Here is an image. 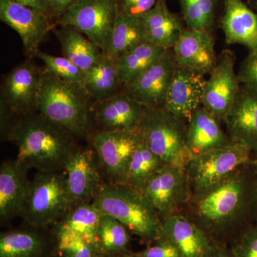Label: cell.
I'll list each match as a JSON object with an SVG mask.
<instances>
[{
    "label": "cell",
    "mask_w": 257,
    "mask_h": 257,
    "mask_svg": "<svg viewBox=\"0 0 257 257\" xmlns=\"http://www.w3.org/2000/svg\"><path fill=\"white\" fill-rule=\"evenodd\" d=\"M15 1L21 3L25 6L30 7V8H33V9L41 11L48 15L50 18L45 0H15Z\"/></svg>",
    "instance_id": "obj_43"
},
{
    "label": "cell",
    "mask_w": 257,
    "mask_h": 257,
    "mask_svg": "<svg viewBox=\"0 0 257 257\" xmlns=\"http://www.w3.org/2000/svg\"><path fill=\"white\" fill-rule=\"evenodd\" d=\"M146 107L121 91L92 104L94 131L138 132Z\"/></svg>",
    "instance_id": "obj_16"
},
{
    "label": "cell",
    "mask_w": 257,
    "mask_h": 257,
    "mask_svg": "<svg viewBox=\"0 0 257 257\" xmlns=\"http://www.w3.org/2000/svg\"><path fill=\"white\" fill-rule=\"evenodd\" d=\"M92 204L146 241L158 239L162 221L141 193L126 184L106 183Z\"/></svg>",
    "instance_id": "obj_4"
},
{
    "label": "cell",
    "mask_w": 257,
    "mask_h": 257,
    "mask_svg": "<svg viewBox=\"0 0 257 257\" xmlns=\"http://www.w3.org/2000/svg\"><path fill=\"white\" fill-rule=\"evenodd\" d=\"M167 50L145 43L116 59L118 74L122 87L140 75L157 62Z\"/></svg>",
    "instance_id": "obj_29"
},
{
    "label": "cell",
    "mask_w": 257,
    "mask_h": 257,
    "mask_svg": "<svg viewBox=\"0 0 257 257\" xmlns=\"http://www.w3.org/2000/svg\"><path fill=\"white\" fill-rule=\"evenodd\" d=\"M42 72L30 60L12 69L2 85L1 105L15 116L37 111Z\"/></svg>",
    "instance_id": "obj_12"
},
{
    "label": "cell",
    "mask_w": 257,
    "mask_h": 257,
    "mask_svg": "<svg viewBox=\"0 0 257 257\" xmlns=\"http://www.w3.org/2000/svg\"><path fill=\"white\" fill-rule=\"evenodd\" d=\"M202 257H236L231 247L224 242L211 241Z\"/></svg>",
    "instance_id": "obj_41"
},
{
    "label": "cell",
    "mask_w": 257,
    "mask_h": 257,
    "mask_svg": "<svg viewBox=\"0 0 257 257\" xmlns=\"http://www.w3.org/2000/svg\"><path fill=\"white\" fill-rule=\"evenodd\" d=\"M156 244L139 251L132 253L133 257H180L175 246L169 241L157 239Z\"/></svg>",
    "instance_id": "obj_39"
},
{
    "label": "cell",
    "mask_w": 257,
    "mask_h": 257,
    "mask_svg": "<svg viewBox=\"0 0 257 257\" xmlns=\"http://www.w3.org/2000/svg\"><path fill=\"white\" fill-rule=\"evenodd\" d=\"M36 57L45 64L46 70L62 80L82 84L84 72L72 61L64 57L49 55L39 50Z\"/></svg>",
    "instance_id": "obj_34"
},
{
    "label": "cell",
    "mask_w": 257,
    "mask_h": 257,
    "mask_svg": "<svg viewBox=\"0 0 257 257\" xmlns=\"http://www.w3.org/2000/svg\"><path fill=\"white\" fill-rule=\"evenodd\" d=\"M206 79L205 76L177 66L164 108L187 122L202 106Z\"/></svg>",
    "instance_id": "obj_18"
},
{
    "label": "cell",
    "mask_w": 257,
    "mask_h": 257,
    "mask_svg": "<svg viewBox=\"0 0 257 257\" xmlns=\"http://www.w3.org/2000/svg\"><path fill=\"white\" fill-rule=\"evenodd\" d=\"M157 239L172 243L180 257H202L211 243L207 235L182 213L162 221Z\"/></svg>",
    "instance_id": "obj_22"
},
{
    "label": "cell",
    "mask_w": 257,
    "mask_h": 257,
    "mask_svg": "<svg viewBox=\"0 0 257 257\" xmlns=\"http://www.w3.org/2000/svg\"><path fill=\"white\" fill-rule=\"evenodd\" d=\"M253 155L248 147L231 143L221 148L191 157L184 169L192 194L210 188L236 171L253 163Z\"/></svg>",
    "instance_id": "obj_7"
},
{
    "label": "cell",
    "mask_w": 257,
    "mask_h": 257,
    "mask_svg": "<svg viewBox=\"0 0 257 257\" xmlns=\"http://www.w3.org/2000/svg\"><path fill=\"white\" fill-rule=\"evenodd\" d=\"M165 165L140 140L130 161L125 184L142 194L147 181Z\"/></svg>",
    "instance_id": "obj_31"
},
{
    "label": "cell",
    "mask_w": 257,
    "mask_h": 257,
    "mask_svg": "<svg viewBox=\"0 0 257 257\" xmlns=\"http://www.w3.org/2000/svg\"><path fill=\"white\" fill-rule=\"evenodd\" d=\"M57 248L64 257H95L94 250L80 235L67 230H56Z\"/></svg>",
    "instance_id": "obj_35"
},
{
    "label": "cell",
    "mask_w": 257,
    "mask_h": 257,
    "mask_svg": "<svg viewBox=\"0 0 257 257\" xmlns=\"http://www.w3.org/2000/svg\"><path fill=\"white\" fill-rule=\"evenodd\" d=\"M256 173L251 181V212L252 213L255 221L257 223V161L255 162Z\"/></svg>",
    "instance_id": "obj_42"
},
{
    "label": "cell",
    "mask_w": 257,
    "mask_h": 257,
    "mask_svg": "<svg viewBox=\"0 0 257 257\" xmlns=\"http://www.w3.org/2000/svg\"><path fill=\"white\" fill-rule=\"evenodd\" d=\"M130 241L127 228L112 216L102 214L96 232V256L124 253Z\"/></svg>",
    "instance_id": "obj_30"
},
{
    "label": "cell",
    "mask_w": 257,
    "mask_h": 257,
    "mask_svg": "<svg viewBox=\"0 0 257 257\" xmlns=\"http://www.w3.org/2000/svg\"><path fill=\"white\" fill-rule=\"evenodd\" d=\"M101 216L92 203L77 204L56 223V230H67L80 235L90 245L96 256V232Z\"/></svg>",
    "instance_id": "obj_28"
},
{
    "label": "cell",
    "mask_w": 257,
    "mask_h": 257,
    "mask_svg": "<svg viewBox=\"0 0 257 257\" xmlns=\"http://www.w3.org/2000/svg\"><path fill=\"white\" fill-rule=\"evenodd\" d=\"M44 240L35 231L16 230L0 236V257H40Z\"/></svg>",
    "instance_id": "obj_32"
},
{
    "label": "cell",
    "mask_w": 257,
    "mask_h": 257,
    "mask_svg": "<svg viewBox=\"0 0 257 257\" xmlns=\"http://www.w3.org/2000/svg\"><path fill=\"white\" fill-rule=\"evenodd\" d=\"M221 28L228 45H240L257 52V15L242 0H223Z\"/></svg>",
    "instance_id": "obj_20"
},
{
    "label": "cell",
    "mask_w": 257,
    "mask_h": 257,
    "mask_svg": "<svg viewBox=\"0 0 257 257\" xmlns=\"http://www.w3.org/2000/svg\"><path fill=\"white\" fill-rule=\"evenodd\" d=\"M72 207L64 171L37 172L20 216L30 227L42 229L58 222Z\"/></svg>",
    "instance_id": "obj_5"
},
{
    "label": "cell",
    "mask_w": 257,
    "mask_h": 257,
    "mask_svg": "<svg viewBox=\"0 0 257 257\" xmlns=\"http://www.w3.org/2000/svg\"><path fill=\"white\" fill-rule=\"evenodd\" d=\"M95 257H133L132 253H120L119 255H114V256H96Z\"/></svg>",
    "instance_id": "obj_45"
},
{
    "label": "cell",
    "mask_w": 257,
    "mask_h": 257,
    "mask_svg": "<svg viewBox=\"0 0 257 257\" xmlns=\"http://www.w3.org/2000/svg\"><path fill=\"white\" fill-rule=\"evenodd\" d=\"M89 138L109 183L125 184L130 161L140 141L138 132L94 131Z\"/></svg>",
    "instance_id": "obj_10"
},
{
    "label": "cell",
    "mask_w": 257,
    "mask_h": 257,
    "mask_svg": "<svg viewBox=\"0 0 257 257\" xmlns=\"http://www.w3.org/2000/svg\"><path fill=\"white\" fill-rule=\"evenodd\" d=\"M142 194L163 221L180 213L192 192L184 167L165 165L147 181Z\"/></svg>",
    "instance_id": "obj_9"
},
{
    "label": "cell",
    "mask_w": 257,
    "mask_h": 257,
    "mask_svg": "<svg viewBox=\"0 0 257 257\" xmlns=\"http://www.w3.org/2000/svg\"><path fill=\"white\" fill-rule=\"evenodd\" d=\"M0 19L18 34L30 57H36L40 44L54 28L48 15L15 0H0Z\"/></svg>",
    "instance_id": "obj_14"
},
{
    "label": "cell",
    "mask_w": 257,
    "mask_h": 257,
    "mask_svg": "<svg viewBox=\"0 0 257 257\" xmlns=\"http://www.w3.org/2000/svg\"><path fill=\"white\" fill-rule=\"evenodd\" d=\"M224 122L232 143L244 145L257 155V93L241 86Z\"/></svg>",
    "instance_id": "obj_19"
},
{
    "label": "cell",
    "mask_w": 257,
    "mask_h": 257,
    "mask_svg": "<svg viewBox=\"0 0 257 257\" xmlns=\"http://www.w3.org/2000/svg\"><path fill=\"white\" fill-rule=\"evenodd\" d=\"M238 76L242 87L257 93V52H249L242 61Z\"/></svg>",
    "instance_id": "obj_37"
},
{
    "label": "cell",
    "mask_w": 257,
    "mask_h": 257,
    "mask_svg": "<svg viewBox=\"0 0 257 257\" xmlns=\"http://www.w3.org/2000/svg\"><path fill=\"white\" fill-rule=\"evenodd\" d=\"M157 3V0H120L119 10L125 15L143 18Z\"/></svg>",
    "instance_id": "obj_38"
},
{
    "label": "cell",
    "mask_w": 257,
    "mask_h": 257,
    "mask_svg": "<svg viewBox=\"0 0 257 257\" xmlns=\"http://www.w3.org/2000/svg\"><path fill=\"white\" fill-rule=\"evenodd\" d=\"M235 62L236 56L232 51H223L206 79L202 106L221 121H224L241 87Z\"/></svg>",
    "instance_id": "obj_11"
},
{
    "label": "cell",
    "mask_w": 257,
    "mask_h": 257,
    "mask_svg": "<svg viewBox=\"0 0 257 257\" xmlns=\"http://www.w3.org/2000/svg\"><path fill=\"white\" fill-rule=\"evenodd\" d=\"M5 135L18 148L15 160L28 170L63 172L78 150L74 135L37 111L15 117Z\"/></svg>",
    "instance_id": "obj_2"
},
{
    "label": "cell",
    "mask_w": 257,
    "mask_h": 257,
    "mask_svg": "<svg viewBox=\"0 0 257 257\" xmlns=\"http://www.w3.org/2000/svg\"><path fill=\"white\" fill-rule=\"evenodd\" d=\"M157 3L159 4L167 5V3H166V0H157Z\"/></svg>",
    "instance_id": "obj_46"
},
{
    "label": "cell",
    "mask_w": 257,
    "mask_h": 257,
    "mask_svg": "<svg viewBox=\"0 0 257 257\" xmlns=\"http://www.w3.org/2000/svg\"><path fill=\"white\" fill-rule=\"evenodd\" d=\"M92 104L82 84L65 82L42 72L37 111L76 138L90 137L93 128Z\"/></svg>",
    "instance_id": "obj_3"
},
{
    "label": "cell",
    "mask_w": 257,
    "mask_h": 257,
    "mask_svg": "<svg viewBox=\"0 0 257 257\" xmlns=\"http://www.w3.org/2000/svg\"><path fill=\"white\" fill-rule=\"evenodd\" d=\"M28 170L16 160H8L0 168V217L9 220L21 213L30 187Z\"/></svg>",
    "instance_id": "obj_23"
},
{
    "label": "cell",
    "mask_w": 257,
    "mask_h": 257,
    "mask_svg": "<svg viewBox=\"0 0 257 257\" xmlns=\"http://www.w3.org/2000/svg\"><path fill=\"white\" fill-rule=\"evenodd\" d=\"M253 164V163H252ZM251 165L236 171L220 183L193 193L182 213L197 224L211 241L224 242L251 212Z\"/></svg>",
    "instance_id": "obj_1"
},
{
    "label": "cell",
    "mask_w": 257,
    "mask_h": 257,
    "mask_svg": "<svg viewBox=\"0 0 257 257\" xmlns=\"http://www.w3.org/2000/svg\"><path fill=\"white\" fill-rule=\"evenodd\" d=\"M247 5L257 15V0H247Z\"/></svg>",
    "instance_id": "obj_44"
},
{
    "label": "cell",
    "mask_w": 257,
    "mask_h": 257,
    "mask_svg": "<svg viewBox=\"0 0 257 257\" xmlns=\"http://www.w3.org/2000/svg\"><path fill=\"white\" fill-rule=\"evenodd\" d=\"M49 14L51 18H57V20L68 11L76 3L80 0H45Z\"/></svg>",
    "instance_id": "obj_40"
},
{
    "label": "cell",
    "mask_w": 257,
    "mask_h": 257,
    "mask_svg": "<svg viewBox=\"0 0 257 257\" xmlns=\"http://www.w3.org/2000/svg\"><path fill=\"white\" fill-rule=\"evenodd\" d=\"M186 28L211 32L219 0H179Z\"/></svg>",
    "instance_id": "obj_33"
},
{
    "label": "cell",
    "mask_w": 257,
    "mask_h": 257,
    "mask_svg": "<svg viewBox=\"0 0 257 257\" xmlns=\"http://www.w3.org/2000/svg\"><path fill=\"white\" fill-rule=\"evenodd\" d=\"M145 42L143 18L125 15L119 10L109 47L104 53L117 59Z\"/></svg>",
    "instance_id": "obj_27"
},
{
    "label": "cell",
    "mask_w": 257,
    "mask_h": 257,
    "mask_svg": "<svg viewBox=\"0 0 257 257\" xmlns=\"http://www.w3.org/2000/svg\"><path fill=\"white\" fill-rule=\"evenodd\" d=\"M119 6L120 0H80L57 20V25L73 27L105 52Z\"/></svg>",
    "instance_id": "obj_8"
},
{
    "label": "cell",
    "mask_w": 257,
    "mask_h": 257,
    "mask_svg": "<svg viewBox=\"0 0 257 257\" xmlns=\"http://www.w3.org/2000/svg\"><path fill=\"white\" fill-rule=\"evenodd\" d=\"M92 104L104 101L119 92L121 85L116 59L103 53L99 60L84 73L82 83Z\"/></svg>",
    "instance_id": "obj_25"
},
{
    "label": "cell",
    "mask_w": 257,
    "mask_h": 257,
    "mask_svg": "<svg viewBox=\"0 0 257 257\" xmlns=\"http://www.w3.org/2000/svg\"><path fill=\"white\" fill-rule=\"evenodd\" d=\"M231 248L236 257H257V223L238 235Z\"/></svg>",
    "instance_id": "obj_36"
},
{
    "label": "cell",
    "mask_w": 257,
    "mask_h": 257,
    "mask_svg": "<svg viewBox=\"0 0 257 257\" xmlns=\"http://www.w3.org/2000/svg\"><path fill=\"white\" fill-rule=\"evenodd\" d=\"M53 28V32L60 42L63 57L69 59L82 69L87 72L100 58L104 52L84 34L69 25Z\"/></svg>",
    "instance_id": "obj_26"
},
{
    "label": "cell",
    "mask_w": 257,
    "mask_h": 257,
    "mask_svg": "<svg viewBox=\"0 0 257 257\" xmlns=\"http://www.w3.org/2000/svg\"><path fill=\"white\" fill-rule=\"evenodd\" d=\"M72 205L92 203L106 184L94 150L79 149L64 170Z\"/></svg>",
    "instance_id": "obj_15"
},
{
    "label": "cell",
    "mask_w": 257,
    "mask_h": 257,
    "mask_svg": "<svg viewBox=\"0 0 257 257\" xmlns=\"http://www.w3.org/2000/svg\"><path fill=\"white\" fill-rule=\"evenodd\" d=\"M232 143L221 121L202 106L187 121V147L191 157Z\"/></svg>",
    "instance_id": "obj_21"
},
{
    "label": "cell",
    "mask_w": 257,
    "mask_h": 257,
    "mask_svg": "<svg viewBox=\"0 0 257 257\" xmlns=\"http://www.w3.org/2000/svg\"><path fill=\"white\" fill-rule=\"evenodd\" d=\"M187 122L165 108H146L138 133L140 140L166 165L184 167L190 160Z\"/></svg>",
    "instance_id": "obj_6"
},
{
    "label": "cell",
    "mask_w": 257,
    "mask_h": 257,
    "mask_svg": "<svg viewBox=\"0 0 257 257\" xmlns=\"http://www.w3.org/2000/svg\"><path fill=\"white\" fill-rule=\"evenodd\" d=\"M176 67L172 50H167L122 90L146 108H164Z\"/></svg>",
    "instance_id": "obj_13"
},
{
    "label": "cell",
    "mask_w": 257,
    "mask_h": 257,
    "mask_svg": "<svg viewBox=\"0 0 257 257\" xmlns=\"http://www.w3.org/2000/svg\"><path fill=\"white\" fill-rule=\"evenodd\" d=\"M172 50L177 67L190 69L205 77L210 74L217 62L211 32L185 28Z\"/></svg>",
    "instance_id": "obj_17"
},
{
    "label": "cell",
    "mask_w": 257,
    "mask_h": 257,
    "mask_svg": "<svg viewBox=\"0 0 257 257\" xmlns=\"http://www.w3.org/2000/svg\"><path fill=\"white\" fill-rule=\"evenodd\" d=\"M143 23L145 41L165 50L175 47L185 29L182 17L159 3L144 17Z\"/></svg>",
    "instance_id": "obj_24"
}]
</instances>
